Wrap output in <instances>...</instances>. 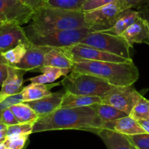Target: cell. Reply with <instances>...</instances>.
Listing matches in <instances>:
<instances>
[{
    "label": "cell",
    "instance_id": "cell-34",
    "mask_svg": "<svg viewBox=\"0 0 149 149\" xmlns=\"http://www.w3.org/2000/svg\"><path fill=\"white\" fill-rule=\"evenodd\" d=\"M0 122L5 124L8 127L19 124L17 119L15 116L14 113H13V112L12 111V110L10 108L7 109L2 112L1 115V118H0Z\"/></svg>",
    "mask_w": 149,
    "mask_h": 149
},
{
    "label": "cell",
    "instance_id": "cell-1",
    "mask_svg": "<svg viewBox=\"0 0 149 149\" xmlns=\"http://www.w3.org/2000/svg\"><path fill=\"white\" fill-rule=\"evenodd\" d=\"M104 128L94 108H60L47 116L40 117L33 127V133L61 130H78L97 134Z\"/></svg>",
    "mask_w": 149,
    "mask_h": 149
},
{
    "label": "cell",
    "instance_id": "cell-23",
    "mask_svg": "<svg viewBox=\"0 0 149 149\" xmlns=\"http://www.w3.org/2000/svg\"><path fill=\"white\" fill-rule=\"evenodd\" d=\"M10 109L20 124H34L39 119L37 113L24 102L13 105Z\"/></svg>",
    "mask_w": 149,
    "mask_h": 149
},
{
    "label": "cell",
    "instance_id": "cell-32",
    "mask_svg": "<svg viewBox=\"0 0 149 149\" xmlns=\"http://www.w3.org/2000/svg\"><path fill=\"white\" fill-rule=\"evenodd\" d=\"M122 11L127 9H138L149 4V0H118Z\"/></svg>",
    "mask_w": 149,
    "mask_h": 149
},
{
    "label": "cell",
    "instance_id": "cell-18",
    "mask_svg": "<svg viewBox=\"0 0 149 149\" xmlns=\"http://www.w3.org/2000/svg\"><path fill=\"white\" fill-rule=\"evenodd\" d=\"M138 18H139V13L137 10H135L134 9L125 10L120 13L117 20L111 27L100 32L116 35V36H120Z\"/></svg>",
    "mask_w": 149,
    "mask_h": 149
},
{
    "label": "cell",
    "instance_id": "cell-9",
    "mask_svg": "<svg viewBox=\"0 0 149 149\" xmlns=\"http://www.w3.org/2000/svg\"><path fill=\"white\" fill-rule=\"evenodd\" d=\"M122 12L118 0L95 10L84 12L85 21L90 29L102 31L111 27Z\"/></svg>",
    "mask_w": 149,
    "mask_h": 149
},
{
    "label": "cell",
    "instance_id": "cell-29",
    "mask_svg": "<svg viewBox=\"0 0 149 149\" xmlns=\"http://www.w3.org/2000/svg\"><path fill=\"white\" fill-rule=\"evenodd\" d=\"M127 136L131 143L138 149H149V133L148 132Z\"/></svg>",
    "mask_w": 149,
    "mask_h": 149
},
{
    "label": "cell",
    "instance_id": "cell-17",
    "mask_svg": "<svg viewBox=\"0 0 149 149\" xmlns=\"http://www.w3.org/2000/svg\"><path fill=\"white\" fill-rule=\"evenodd\" d=\"M97 135L108 149H131V143L127 135L106 128L99 131Z\"/></svg>",
    "mask_w": 149,
    "mask_h": 149
},
{
    "label": "cell",
    "instance_id": "cell-41",
    "mask_svg": "<svg viewBox=\"0 0 149 149\" xmlns=\"http://www.w3.org/2000/svg\"><path fill=\"white\" fill-rule=\"evenodd\" d=\"M5 146H4V143H0V149H4Z\"/></svg>",
    "mask_w": 149,
    "mask_h": 149
},
{
    "label": "cell",
    "instance_id": "cell-13",
    "mask_svg": "<svg viewBox=\"0 0 149 149\" xmlns=\"http://www.w3.org/2000/svg\"><path fill=\"white\" fill-rule=\"evenodd\" d=\"M26 71L12 65L8 67V75L0 91V102L8 96L20 93L23 89V75Z\"/></svg>",
    "mask_w": 149,
    "mask_h": 149
},
{
    "label": "cell",
    "instance_id": "cell-28",
    "mask_svg": "<svg viewBox=\"0 0 149 149\" xmlns=\"http://www.w3.org/2000/svg\"><path fill=\"white\" fill-rule=\"evenodd\" d=\"M33 124H17L9 126L7 129V137L29 135L33 133Z\"/></svg>",
    "mask_w": 149,
    "mask_h": 149
},
{
    "label": "cell",
    "instance_id": "cell-12",
    "mask_svg": "<svg viewBox=\"0 0 149 149\" xmlns=\"http://www.w3.org/2000/svg\"><path fill=\"white\" fill-rule=\"evenodd\" d=\"M52 48L30 43L27 52L22 61L13 66L25 71H38L39 68L44 65L45 55Z\"/></svg>",
    "mask_w": 149,
    "mask_h": 149
},
{
    "label": "cell",
    "instance_id": "cell-5",
    "mask_svg": "<svg viewBox=\"0 0 149 149\" xmlns=\"http://www.w3.org/2000/svg\"><path fill=\"white\" fill-rule=\"evenodd\" d=\"M61 83L67 93L100 97L114 87L95 76L75 71H71Z\"/></svg>",
    "mask_w": 149,
    "mask_h": 149
},
{
    "label": "cell",
    "instance_id": "cell-6",
    "mask_svg": "<svg viewBox=\"0 0 149 149\" xmlns=\"http://www.w3.org/2000/svg\"><path fill=\"white\" fill-rule=\"evenodd\" d=\"M79 43L132 60L130 54V46L122 36L109 34L100 31L89 33Z\"/></svg>",
    "mask_w": 149,
    "mask_h": 149
},
{
    "label": "cell",
    "instance_id": "cell-20",
    "mask_svg": "<svg viewBox=\"0 0 149 149\" xmlns=\"http://www.w3.org/2000/svg\"><path fill=\"white\" fill-rule=\"evenodd\" d=\"M39 72L42 74L29 79V81L31 83H39V84H50L55 80L58 79L61 77H65L71 71V69L60 68L56 67L43 65L39 69Z\"/></svg>",
    "mask_w": 149,
    "mask_h": 149
},
{
    "label": "cell",
    "instance_id": "cell-42",
    "mask_svg": "<svg viewBox=\"0 0 149 149\" xmlns=\"http://www.w3.org/2000/svg\"><path fill=\"white\" fill-rule=\"evenodd\" d=\"M131 149H138V148H137V147H135L134 145H132V143H131Z\"/></svg>",
    "mask_w": 149,
    "mask_h": 149
},
{
    "label": "cell",
    "instance_id": "cell-40",
    "mask_svg": "<svg viewBox=\"0 0 149 149\" xmlns=\"http://www.w3.org/2000/svg\"><path fill=\"white\" fill-rule=\"evenodd\" d=\"M6 22H9V21L7 20V18H6V17H4L2 14H1V13H0V26H1L3 23H6Z\"/></svg>",
    "mask_w": 149,
    "mask_h": 149
},
{
    "label": "cell",
    "instance_id": "cell-4",
    "mask_svg": "<svg viewBox=\"0 0 149 149\" xmlns=\"http://www.w3.org/2000/svg\"><path fill=\"white\" fill-rule=\"evenodd\" d=\"M31 23L39 27L59 30L90 29L82 10H67L47 6L35 10Z\"/></svg>",
    "mask_w": 149,
    "mask_h": 149
},
{
    "label": "cell",
    "instance_id": "cell-44",
    "mask_svg": "<svg viewBox=\"0 0 149 149\" xmlns=\"http://www.w3.org/2000/svg\"><path fill=\"white\" fill-rule=\"evenodd\" d=\"M1 49H0V55H1Z\"/></svg>",
    "mask_w": 149,
    "mask_h": 149
},
{
    "label": "cell",
    "instance_id": "cell-24",
    "mask_svg": "<svg viewBox=\"0 0 149 149\" xmlns=\"http://www.w3.org/2000/svg\"><path fill=\"white\" fill-rule=\"evenodd\" d=\"M91 106L94 108L98 116L104 123L116 120V119H121L124 116H128L125 112L111 106L104 104V103H96Z\"/></svg>",
    "mask_w": 149,
    "mask_h": 149
},
{
    "label": "cell",
    "instance_id": "cell-3",
    "mask_svg": "<svg viewBox=\"0 0 149 149\" xmlns=\"http://www.w3.org/2000/svg\"><path fill=\"white\" fill-rule=\"evenodd\" d=\"M24 29L28 40L32 44L49 47H64L79 43L89 33L95 31L93 29L59 30L46 29L35 26L31 23Z\"/></svg>",
    "mask_w": 149,
    "mask_h": 149
},
{
    "label": "cell",
    "instance_id": "cell-15",
    "mask_svg": "<svg viewBox=\"0 0 149 149\" xmlns=\"http://www.w3.org/2000/svg\"><path fill=\"white\" fill-rule=\"evenodd\" d=\"M121 36L129 44L130 47L135 43H144L149 46V27L145 19L139 18L126 29Z\"/></svg>",
    "mask_w": 149,
    "mask_h": 149
},
{
    "label": "cell",
    "instance_id": "cell-31",
    "mask_svg": "<svg viewBox=\"0 0 149 149\" xmlns=\"http://www.w3.org/2000/svg\"><path fill=\"white\" fill-rule=\"evenodd\" d=\"M22 102L23 101L21 93H18L17 95H14L8 96L6 98H4V100H1L0 102V118H1V113L4 110L9 109L13 105L22 103Z\"/></svg>",
    "mask_w": 149,
    "mask_h": 149
},
{
    "label": "cell",
    "instance_id": "cell-10",
    "mask_svg": "<svg viewBox=\"0 0 149 149\" xmlns=\"http://www.w3.org/2000/svg\"><path fill=\"white\" fill-rule=\"evenodd\" d=\"M34 11L20 0H0V13L9 22L23 24L31 21Z\"/></svg>",
    "mask_w": 149,
    "mask_h": 149
},
{
    "label": "cell",
    "instance_id": "cell-25",
    "mask_svg": "<svg viewBox=\"0 0 149 149\" xmlns=\"http://www.w3.org/2000/svg\"><path fill=\"white\" fill-rule=\"evenodd\" d=\"M30 43V42H26V43H20L13 48L1 52V55L6 60L9 65L13 66L19 63L22 61L27 52Z\"/></svg>",
    "mask_w": 149,
    "mask_h": 149
},
{
    "label": "cell",
    "instance_id": "cell-14",
    "mask_svg": "<svg viewBox=\"0 0 149 149\" xmlns=\"http://www.w3.org/2000/svg\"><path fill=\"white\" fill-rule=\"evenodd\" d=\"M63 93H52L49 95L38 100L24 102L30 106L40 117L47 116L60 109L63 101Z\"/></svg>",
    "mask_w": 149,
    "mask_h": 149
},
{
    "label": "cell",
    "instance_id": "cell-2",
    "mask_svg": "<svg viewBox=\"0 0 149 149\" xmlns=\"http://www.w3.org/2000/svg\"><path fill=\"white\" fill-rule=\"evenodd\" d=\"M72 71L95 76L114 87L134 84L139 78V71L133 62L114 63L108 61L75 60Z\"/></svg>",
    "mask_w": 149,
    "mask_h": 149
},
{
    "label": "cell",
    "instance_id": "cell-26",
    "mask_svg": "<svg viewBox=\"0 0 149 149\" xmlns=\"http://www.w3.org/2000/svg\"><path fill=\"white\" fill-rule=\"evenodd\" d=\"M86 1L87 0H46L45 6L67 10H81V7Z\"/></svg>",
    "mask_w": 149,
    "mask_h": 149
},
{
    "label": "cell",
    "instance_id": "cell-30",
    "mask_svg": "<svg viewBox=\"0 0 149 149\" xmlns=\"http://www.w3.org/2000/svg\"><path fill=\"white\" fill-rule=\"evenodd\" d=\"M29 135L7 137L4 142L5 147L10 149H23L25 147Z\"/></svg>",
    "mask_w": 149,
    "mask_h": 149
},
{
    "label": "cell",
    "instance_id": "cell-8",
    "mask_svg": "<svg viewBox=\"0 0 149 149\" xmlns=\"http://www.w3.org/2000/svg\"><path fill=\"white\" fill-rule=\"evenodd\" d=\"M60 49L72 61L87 60V61H108V62L114 63L133 62L132 59L129 60L119 55L108 53L97 48L81 43H77L64 47H60Z\"/></svg>",
    "mask_w": 149,
    "mask_h": 149
},
{
    "label": "cell",
    "instance_id": "cell-39",
    "mask_svg": "<svg viewBox=\"0 0 149 149\" xmlns=\"http://www.w3.org/2000/svg\"><path fill=\"white\" fill-rule=\"evenodd\" d=\"M138 122L141 124L144 130L149 133V119H146V120H139Z\"/></svg>",
    "mask_w": 149,
    "mask_h": 149
},
{
    "label": "cell",
    "instance_id": "cell-36",
    "mask_svg": "<svg viewBox=\"0 0 149 149\" xmlns=\"http://www.w3.org/2000/svg\"><path fill=\"white\" fill-rule=\"evenodd\" d=\"M20 1L35 11L42 7H44L45 5L46 0H20Z\"/></svg>",
    "mask_w": 149,
    "mask_h": 149
},
{
    "label": "cell",
    "instance_id": "cell-19",
    "mask_svg": "<svg viewBox=\"0 0 149 149\" xmlns=\"http://www.w3.org/2000/svg\"><path fill=\"white\" fill-rule=\"evenodd\" d=\"M61 82L50 83V84H39V83H31L29 85L23 87L21 92L23 102L32 101L38 100L52 94L53 87L58 86Z\"/></svg>",
    "mask_w": 149,
    "mask_h": 149
},
{
    "label": "cell",
    "instance_id": "cell-16",
    "mask_svg": "<svg viewBox=\"0 0 149 149\" xmlns=\"http://www.w3.org/2000/svg\"><path fill=\"white\" fill-rule=\"evenodd\" d=\"M104 128L116 131L125 135H132L146 132L139 122L129 115L116 120L104 123Z\"/></svg>",
    "mask_w": 149,
    "mask_h": 149
},
{
    "label": "cell",
    "instance_id": "cell-37",
    "mask_svg": "<svg viewBox=\"0 0 149 149\" xmlns=\"http://www.w3.org/2000/svg\"><path fill=\"white\" fill-rule=\"evenodd\" d=\"M136 10L139 13L140 17L146 20L149 27V4H146V5L142 6V7L136 9Z\"/></svg>",
    "mask_w": 149,
    "mask_h": 149
},
{
    "label": "cell",
    "instance_id": "cell-21",
    "mask_svg": "<svg viewBox=\"0 0 149 149\" xmlns=\"http://www.w3.org/2000/svg\"><path fill=\"white\" fill-rule=\"evenodd\" d=\"M96 103H102V99L99 96L74 95L65 92L63 94L61 108L84 107L93 106Z\"/></svg>",
    "mask_w": 149,
    "mask_h": 149
},
{
    "label": "cell",
    "instance_id": "cell-27",
    "mask_svg": "<svg viewBox=\"0 0 149 149\" xmlns=\"http://www.w3.org/2000/svg\"><path fill=\"white\" fill-rule=\"evenodd\" d=\"M133 119L139 120H146L149 119V100L142 96L139 101L134 106L129 115Z\"/></svg>",
    "mask_w": 149,
    "mask_h": 149
},
{
    "label": "cell",
    "instance_id": "cell-7",
    "mask_svg": "<svg viewBox=\"0 0 149 149\" xmlns=\"http://www.w3.org/2000/svg\"><path fill=\"white\" fill-rule=\"evenodd\" d=\"M142 96L132 84L124 87H113L103 95L101 99L102 103L113 106L130 115Z\"/></svg>",
    "mask_w": 149,
    "mask_h": 149
},
{
    "label": "cell",
    "instance_id": "cell-11",
    "mask_svg": "<svg viewBox=\"0 0 149 149\" xmlns=\"http://www.w3.org/2000/svg\"><path fill=\"white\" fill-rule=\"evenodd\" d=\"M22 26L6 22L0 26V49L1 52L13 48L20 43L29 42Z\"/></svg>",
    "mask_w": 149,
    "mask_h": 149
},
{
    "label": "cell",
    "instance_id": "cell-43",
    "mask_svg": "<svg viewBox=\"0 0 149 149\" xmlns=\"http://www.w3.org/2000/svg\"><path fill=\"white\" fill-rule=\"evenodd\" d=\"M4 149H10V148H7V147H4Z\"/></svg>",
    "mask_w": 149,
    "mask_h": 149
},
{
    "label": "cell",
    "instance_id": "cell-38",
    "mask_svg": "<svg viewBox=\"0 0 149 149\" xmlns=\"http://www.w3.org/2000/svg\"><path fill=\"white\" fill-rule=\"evenodd\" d=\"M7 129L8 126L0 122V143H4L7 136Z\"/></svg>",
    "mask_w": 149,
    "mask_h": 149
},
{
    "label": "cell",
    "instance_id": "cell-22",
    "mask_svg": "<svg viewBox=\"0 0 149 149\" xmlns=\"http://www.w3.org/2000/svg\"><path fill=\"white\" fill-rule=\"evenodd\" d=\"M44 65L67 68L72 71L74 66V62L68 58L60 48L52 47L45 55Z\"/></svg>",
    "mask_w": 149,
    "mask_h": 149
},
{
    "label": "cell",
    "instance_id": "cell-33",
    "mask_svg": "<svg viewBox=\"0 0 149 149\" xmlns=\"http://www.w3.org/2000/svg\"><path fill=\"white\" fill-rule=\"evenodd\" d=\"M115 1L116 0H87L82 5L81 10L83 12L90 11V10H95L108 4H110Z\"/></svg>",
    "mask_w": 149,
    "mask_h": 149
},
{
    "label": "cell",
    "instance_id": "cell-35",
    "mask_svg": "<svg viewBox=\"0 0 149 149\" xmlns=\"http://www.w3.org/2000/svg\"><path fill=\"white\" fill-rule=\"evenodd\" d=\"M8 67L9 64L2 55H0V87L2 86L8 75Z\"/></svg>",
    "mask_w": 149,
    "mask_h": 149
}]
</instances>
